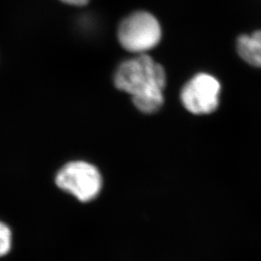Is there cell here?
Masks as SVG:
<instances>
[{
  "mask_svg": "<svg viewBox=\"0 0 261 261\" xmlns=\"http://www.w3.org/2000/svg\"><path fill=\"white\" fill-rule=\"evenodd\" d=\"M166 72L149 56H140L124 61L114 74L117 89L130 94L136 108L144 113H154L163 107Z\"/></svg>",
  "mask_w": 261,
  "mask_h": 261,
  "instance_id": "obj_1",
  "label": "cell"
},
{
  "mask_svg": "<svg viewBox=\"0 0 261 261\" xmlns=\"http://www.w3.org/2000/svg\"><path fill=\"white\" fill-rule=\"evenodd\" d=\"M117 36L123 48L141 55L158 45L162 38V28L152 14L138 11L122 20Z\"/></svg>",
  "mask_w": 261,
  "mask_h": 261,
  "instance_id": "obj_2",
  "label": "cell"
},
{
  "mask_svg": "<svg viewBox=\"0 0 261 261\" xmlns=\"http://www.w3.org/2000/svg\"><path fill=\"white\" fill-rule=\"evenodd\" d=\"M56 185L76 197L80 201L89 202L99 196L103 179L100 171L86 162H71L61 168L56 178Z\"/></svg>",
  "mask_w": 261,
  "mask_h": 261,
  "instance_id": "obj_3",
  "label": "cell"
},
{
  "mask_svg": "<svg viewBox=\"0 0 261 261\" xmlns=\"http://www.w3.org/2000/svg\"><path fill=\"white\" fill-rule=\"evenodd\" d=\"M221 84L213 75L198 74L191 79L181 91V101L194 114H209L219 106Z\"/></svg>",
  "mask_w": 261,
  "mask_h": 261,
  "instance_id": "obj_4",
  "label": "cell"
},
{
  "mask_svg": "<svg viewBox=\"0 0 261 261\" xmlns=\"http://www.w3.org/2000/svg\"><path fill=\"white\" fill-rule=\"evenodd\" d=\"M237 51L245 62L261 68V30L238 38Z\"/></svg>",
  "mask_w": 261,
  "mask_h": 261,
  "instance_id": "obj_5",
  "label": "cell"
},
{
  "mask_svg": "<svg viewBox=\"0 0 261 261\" xmlns=\"http://www.w3.org/2000/svg\"><path fill=\"white\" fill-rule=\"evenodd\" d=\"M12 247V232L7 224L0 222V257L6 255Z\"/></svg>",
  "mask_w": 261,
  "mask_h": 261,
  "instance_id": "obj_6",
  "label": "cell"
},
{
  "mask_svg": "<svg viewBox=\"0 0 261 261\" xmlns=\"http://www.w3.org/2000/svg\"><path fill=\"white\" fill-rule=\"evenodd\" d=\"M61 2L71 5V6H84L86 5L90 0H60Z\"/></svg>",
  "mask_w": 261,
  "mask_h": 261,
  "instance_id": "obj_7",
  "label": "cell"
}]
</instances>
